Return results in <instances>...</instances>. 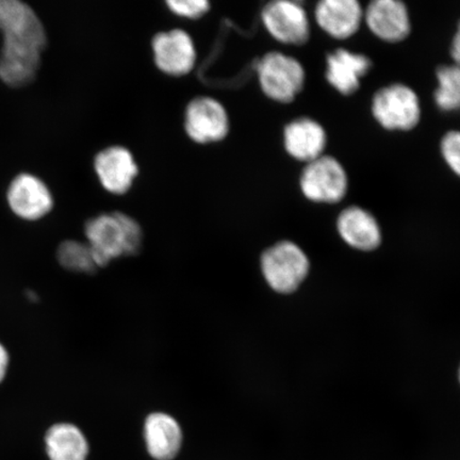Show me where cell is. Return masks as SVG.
Instances as JSON below:
<instances>
[{
	"label": "cell",
	"mask_w": 460,
	"mask_h": 460,
	"mask_svg": "<svg viewBox=\"0 0 460 460\" xmlns=\"http://www.w3.org/2000/svg\"><path fill=\"white\" fill-rule=\"evenodd\" d=\"M0 79L13 88L31 84L48 42L41 21L27 4L0 0Z\"/></svg>",
	"instance_id": "cell-1"
},
{
	"label": "cell",
	"mask_w": 460,
	"mask_h": 460,
	"mask_svg": "<svg viewBox=\"0 0 460 460\" xmlns=\"http://www.w3.org/2000/svg\"><path fill=\"white\" fill-rule=\"evenodd\" d=\"M84 234L99 268L108 266L114 259L136 255L143 243L140 224L123 212L91 218L85 224Z\"/></svg>",
	"instance_id": "cell-2"
},
{
	"label": "cell",
	"mask_w": 460,
	"mask_h": 460,
	"mask_svg": "<svg viewBox=\"0 0 460 460\" xmlns=\"http://www.w3.org/2000/svg\"><path fill=\"white\" fill-rule=\"evenodd\" d=\"M256 72L263 94L280 103L295 101L306 80L302 63L280 51L263 55L257 62Z\"/></svg>",
	"instance_id": "cell-3"
},
{
	"label": "cell",
	"mask_w": 460,
	"mask_h": 460,
	"mask_svg": "<svg viewBox=\"0 0 460 460\" xmlns=\"http://www.w3.org/2000/svg\"><path fill=\"white\" fill-rule=\"evenodd\" d=\"M371 111L376 122L390 131H410L421 119L419 96L411 86L393 84L373 96Z\"/></svg>",
	"instance_id": "cell-4"
},
{
	"label": "cell",
	"mask_w": 460,
	"mask_h": 460,
	"mask_svg": "<svg viewBox=\"0 0 460 460\" xmlns=\"http://www.w3.org/2000/svg\"><path fill=\"white\" fill-rule=\"evenodd\" d=\"M261 264L269 286L281 295L295 292L309 271L306 254L300 246L288 240L280 241L264 251Z\"/></svg>",
	"instance_id": "cell-5"
},
{
	"label": "cell",
	"mask_w": 460,
	"mask_h": 460,
	"mask_svg": "<svg viewBox=\"0 0 460 460\" xmlns=\"http://www.w3.org/2000/svg\"><path fill=\"white\" fill-rule=\"evenodd\" d=\"M300 188L305 198L318 204H337L349 190V177L341 161L332 156L319 157L306 164Z\"/></svg>",
	"instance_id": "cell-6"
},
{
	"label": "cell",
	"mask_w": 460,
	"mask_h": 460,
	"mask_svg": "<svg viewBox=\"0 0 460 460\" xmlns=\"http://www.w3.org/2000/svg\"><path fill=\"white\" fill-rule=\"evenodd\" d=\"M264 28L281 44L301 46L310 38L306 10L293 0H274L264 5L261 13Z\"/></svg>",
	"instance_id": "cell-7"
},
{
	"label": "cell",
	"mask_w": 460,
	"mask_h": 460,
	"mask_svg": "<svg viewBox=\"0 0 460 460\" xmlns=\"http://www.w3.org/2000/svg\"><path fill=\"white\" fill-rule=\"evenodd\" d=\"M229 117L221 102L209 96H199L188 103L185 130L190 139L199 144L220 142L228 135Z\"/></svg>",
	"instance_id": "cell-8"
},
{
	"label": "cell",
	"mask_w": 460,
	"mask_h": 460,
	"mask_svg": "<svg viewBox=\"0 0 460 460\" xmlns=\"http://www.w3.org/2000/svg\"><path fill=\"white\" fill-rule=\"evenodd\" d=\"M152 48L155 65L169 76H185L197 63L198 53L193 39L182 29L157 33L153 39Z\"/></svg>",
	"instance_id": "cell-9"
},
{
	"label": "cell",
	"mask_w": 460,
	"mask_h": 460,
	"mask_svg": "<svg viewBox=\"0 0 460 460\" xmlns=\"http://www.w3.org/2000/svg\"><path fill=\"white\" fill-rule=\"evenodd\" d=\"M94 169L102 188L114 195L128 193L139 172L134 155L120 146L106 147L97 154Z\"/></svg>",
	"instance_id": "cell-10"
},
{
	"label": "cell",
	"mask_w": 460,
	"mask_h": 460,
	"mask_svg": "<svg viewBox=\"0 0 460 460\" xmlns=\"http://www.w3.org/2000/svg\"><path fill=\"white\" fill-rule=\"evenodd\" d=\"M364 21L374 36L388 43L404 41L411 32L410 13L401 0H374L364 10Z\"/></svg>",
	"instance_id": "cell-11"
},
{
	"label": "cell",
	"mask_w": 460,
	"mask_h": 460,
	"mask_svg": "<svg viewBox=\"0 0 460 460\" xmlns=\"http://www.w3.org/2000/svg\"><path fill=\"white\" fill-rule=\"evenodd\" d=\"M7 198L14 214L27 221L40 220L49 215L54 206L49 187L31 174L15 177L8 189Z\"/></svg>",
	"instance_id": "cell-12"
},
{
	"label": "cell",
	"mask_w": 460,
	"mask_h": 460,
	"mask_svg": "<svg viewBox=\"0 0 460 460\" xmlns=\"http://www.w3.org/2000/svg\"><path fill=\"white\" fill-rule=\"evenodd\" d=\"M372 61L364 54L339 49L326 57L325 77L339 93L349 96L360 88L361 79L371 71Z\"/></svg>",
	"instance_id": "cell-13"
},
{
	"label": "cell",
	"mask_w": 460,
	"mask_h": 460,
	"mask_svg": "<svg viewBox=\"0 0 460 460\" xmlns=\"http://www.w3.org/2000/svg\"><path fill=\"white\" fill-rule=\"evenodd\" d=\"M314 17L319 27L337 40L352 38L364 21V9L358 0H322Z\"/></svg>",
	"instance_id": "cell-14"
},
{
	"label": "cell",
	"mask_w": 460,
	"mask_h": 460,
	"mask_svg": "<svg viewBox=\"0 0 460 460\" xmlns=\"http://www.w3.org/2000/svg\"><path fill=\"white\" fill-rule=\"evenodd\" d=\"M284 146L289 156L308 164L323 156L327 144L326 131L310 118L291 120L284 129Z\"/></svg>",
	"instance_id": "cell-15"
},
{
	"label": "cell",
	"mask_w": 460,
	"mask_h": 460,
	"mask_svg": "<svg viewBox=\"0 0 460 460\" xmlns=\"http://www.w3.org/2000/svg\"><path fill=\"white\" fill-rule=\"evenodd\" d=\"M144 440L155 460H174L182 447L181 424L168 413L153 412L144 422Z\"/></svg>",
	"instance_id": "cell-16"
},
{
	"label": "cell",
	"mask_w": 460,
	"mask_h": 460,
	"mask_svg": "<svg viewBox=\"0 0 460 460\" xmlns=\"http://www.w3.org/2000/svg\"><path fill=\"white\" fill-rule=\"evenodd\" d=\"M337 229L345 243L356 250L373 251L382 243L381 227L376 218L358 206H350L341 211Z\"/></svg>",
	"instance_id": "cell-17"
},
{
	"label": "cell",
	"mask_w": 460,
	"mask_h": 460,
	"mask_svg": "<svg viewBox=\"0 0 460 460\" xmlns=\"http://www.w3.org/2000/svg\"><path fill=\"white\" fill-rule=\"evenodd\" d=\"M49 460H86L90 447L83 430L72 423H57L45 434Z\"/></svg>",
	"instance_id": "cell-18"
},
{
	"label": "cell",
	"mask_w": 460,
	"mask_h": 460,
	"mask_svg": "<svg viewBox=\"0 0 460 460\" xmlns=\"http://www.w3.org/2000/svg\"><path fill=\"white\" fill-rule=\"evenodd\" d=\"M436 77V106L444 112L460 111V66H441L437 68Z\"/></svg>",
	"instance_id": "cell-19"
},
{
	"label": "cell",
	"mask_w": 460,
	"mask_h": 460,
	"mask_svg": "<svg viewBox=\"0 0 460 460\" xmlns=\"http://www.w3.org/2000/svg\"><path fill=\"white\" fill-rule=\"evenodd\" d=\"M61 266L75 273L92 274L99 268L88 244L76 240H66L57 250Z\"/></svg>",
	"instance_id": "cell-20"
},
{
	"label": "cell",
	"mask_w": 460,
	"mask_h": 460,
	"mask_svg": "<svg viewBox=\"0 0 460 460\" xmlns=\"http://www.w3.org/2000/svg\"><path fill=\"white\" fill-rule=\"evenodd\" d=\"M166 5L172 14L188 20L199 19L210 9V4L206 0H169Z\"/></svg>",
	"instance_id": "cell-21"
},
{
	"label": "cell",
	"mask_w": 460,
	"mask_h": 460,
	"mask_svg": "<svg viewBox=\"0 0 460 460\" xmlns=\"http://www.w3.org/2000/svg\"><path fill=\"white\" fill-rule=\"evenodd\" d=\"M442 157L453 172L460 177V131L451 130L442 137L440 143Z\"/></svg>",
	"instance_id": "cell-22"
},
{
	"label": "cell",
	"mask_w": 460,
	"mask_h": 460,
	"mask_svg": "<svg viewBox=\"0 0 460 460\" xmlns=\"http://www.w3.org/2000/svg\"><path fill=\"white\" fill-rule=\"evenodd\" d=\"M9 365L10 356L8 350L4 347V344L0 342V384H2L5 376H7Z\"/></svg>",
	"instance_id": "cell-23"
},
{
	"label": "cell",
	"mask_w": 460,
	"mask_h": 460,
	"mask_svg": "<svg viewBox=\"0 0 460 460\" xmlns=\"http://www.w3.org/2000/svg\"><path fill=\"white\" fill-rule=\"evenodd\" d=\"M451 57L454 60V65L460 66V21L457 25L456 36H454L452 40Z\"/></svg>",
	"instance_id": "cell-24"
},
{
	"label": "cell",
	"mask_w": 460,
	"mask_h": 460,
	"mask_svg": "<svg viewBox=\"0 0 460 460\" xmlns=\"http://www.w3.org/2000/svg\"><path fill=\"white\" fill-rule=\"evenodd\" d=\"M459 381H460V369H459Z\"/></svg>",
	"instance_id": "cell-25"
}]
</instances>
